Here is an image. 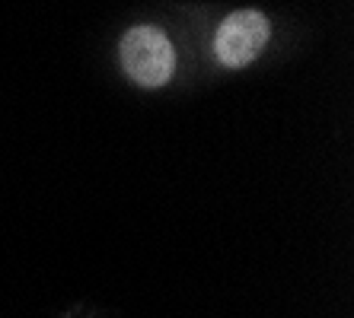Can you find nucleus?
Segmentation results:
<instances>
[{"label": "nucleus", "instance_id": "nucleus-1", "mask_svg": "<svg viewBox=\"0 0 354 318\" xmlns=\"http://www.w3.org/2000/svg\"><path fill=\"white\" fill-rule=\"evenodd\" d=\"M122 67L138 86L157 90L169 83L176 70V51L173 41L166 39L163 29L157 26H134L122 39Z\"/></svg>", "mask_w": 354, "mask_h": 318}, {"label": "nucleus", "instance_id": "nucleus-2", "mask_svg": "<svg viewBox=\"0 0 354 318\" xmlns=\"http://www.w3.org/2000/svg\"><path fill=\"white\" fill-rule=\"evenodd\" d=\"M268 35H272V26H268V19L259 10H236L217 29L214 54L230 70L246 67L262 54V48L268 45Z\"/></svg>", "mask_w": 354, "mask_h": 318}]
</instances>
